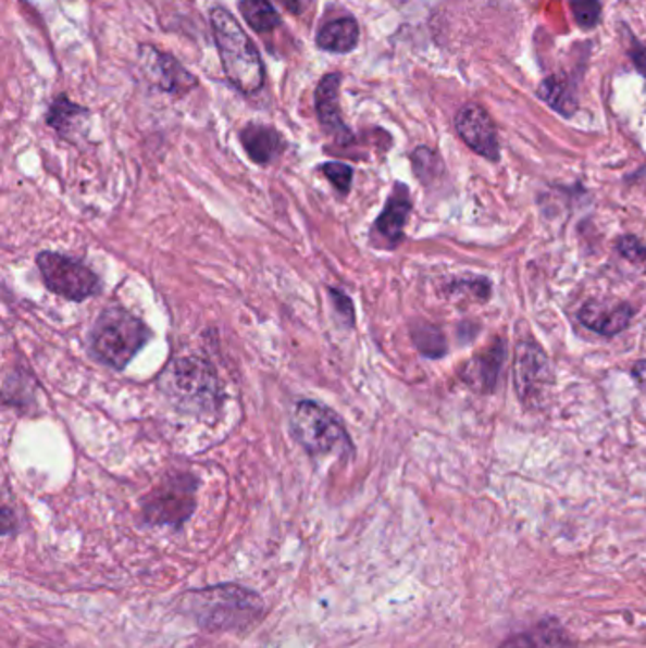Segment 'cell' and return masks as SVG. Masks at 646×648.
<instances>
[{
    "mask_svg": "<svg viewBox=\"0 0 646 648\" xmlns=\"http://www.w3.org/2000/svg\"><path fill=\"white\" fill-rule=\"evenodd\" d=\"M328 292H331V300L334 303L336 313L346 321L347 326H352V323H355V310H352L351 298L344 295L338 288H328Z\"/></svg>",
    "mask_w": 646,
    "mask_h": 648,
    "instance_id": "26",
    "label": "cell"
},
{
    "mask_svg": "<svg viewBox=\"0 0 646 648\" xmlns=\"http://www.w3.org/2000/svg\"><path fill=\"white\" fill-rule=\"evenodd\" d=\"M294 440L300 444L309 456L323 457L331 453H352V443L347 435L344 421L328 406L315 400H300L294 406L288 420Z\"/></svg>",
    "mask_w": 646,
    "mask_h": 648,
    "instance_id": "5",
    "label": "cell"
},
{
    "mask_svg": "<svg viewBox=\"0 0 646 648\" xmlns=\"http://www.w3.org/2000/svg\"><path fill=\"white\" fill-rule=\"evenodd\" d=\"M12 529H14V527H12V512H10L8 507H4V509H2V533L8 535Z\"/></svg>",
    "mask_w": 646,
    "mask_h": 648,
    "instance_id": "29",
    "label": "cell"
},
{
    "mask_svg": "<svg viewBox=\"0 0 646 648\" xmlns=\"http://www.w3.org/2000/svg\"><path fill=\"white\" fill-rule=\"evenodd\" d=\"M617 249L625 260L639 265L646 272V245L641 244L635 236H624L618 239Z\"/></svg>",
    "mask_w": 646,
    "mask_h": 648,
    "instance_id": "25",
    "label": "cell"
},
{
    "mask_svg": "<svg viewBox=\"0 0 646 648\" xmlns=\"http://www.w3.org/2000/svg\"><path fill=\"white\" fill-rule=\"evenodd\" d=\"M88 116V109L73 103L66 96H59L48 109L46 124L55 129L61 137L69 139L71 135L78 132V127L86 122Z\"/></svg>",
    "mask_w": 646,
    "mask_h": 648,
    "instance_id": "18",
    "label": "cell"
},
{
    "mask_svg": "<svg viewBox=\"0 0 646 648\" xmlns=\"http://www.w3.org/2000/svg\"><path fill=\"white\" fill-rule=\"evenodd\" d=\"M633 315H635V310L630 303L620 302L607 306V303L597 302V300H589L579 311V321L589 331L597 332L605 338H612L630 326Z\"/></svg>",
    "mask_w": 646,
    "mask_h": 648,
    "instance_id": "14",
    "label": "cell"
},
{
    "mask_svg": "<svg viewBox=\"0 0 646 648\" xmlns=\"http://www.w3.org/2000/svg\"><path fill=\"white\" fill-rule=\"evenodd\" d=\"M360 40L359 23L355 17H339L323 25L316 33V46L331 53H349Z\"/></svg>",
    "mask_w": 646,
    "mask_h": 648,
    "instance_id": "17",
    "label": "cell"
},
{
    "mask_svg": "<svg viewBox=\"0 0 646 648\" xmlns=\"http://www.w3.org/2000/svg\"><path fill=\"white\" fill-rule=\"evenodd\" d=\"M410 334L413 346L426 359H442L444 354L448 353L446 336L436 324L415 321L410 326Z\"/></svg>",
    "mask_w": 646,
    "mask_h": 648,
    "instance_id": "20",
    "label": "cell"
},
{
    "mask_svg": "<svg viewBox=\"0 0 646 648\" xmlns=\"http://www.w3.org/2000/svg\"><path fill=\"white\" fill-rule=\"evenodd\" d=\"M323 173V177L331 183L339 196H347L351 192L352 185V167L347 163L341 162H326L319 167Z\"/></svg>",
    "mask_w": 646,
    "mask_h": 648,
    "instance_id": "23",
    "label": "cell"
},
{
    "mask_svg": "<svg viewBox=\"0 0 646 648\" xmlns=\"http://www.w3.org/2000/svg\"><path fill=\"white\" fill-rule=\"evenodd\" d=\"M150 339L152 331L125 308H104L89 332L91 353L114 370L127 369Z\"/></svg>",
    "mask_w": 646,
    "mask_h": 648,
    "instance_id": "3",
    "label": "cell"
},
{
    "mask_svg": "<svg viewBox=\"0 0 646 648\" xmlns=\"http://www.w3.org/2000/svg\"><path fill=\"white\" fill-rule=\"evenodd\" d=\"M505 354H507V347L500 339L493 341L492 346H487L480 353L474 354L464 364L463 372H461L464 384L477 392H492L497 385Z\"/></svg>",
    "mask_w": 646,
    "mask_h": 648,
    "instance_id": "13",
    "label": "cell"
},
{
    "mask_svg": "<svg viewBox=\"0 0 646 648\" xmlns=\"http://www.w3.org/2000/svg\"><path fill=\"white\" fill-rule=\"evenodd\" d=\"M199 479L190 472H170L142 499L140 514L148 525L183 529L196 510Z\"/></svg>",
    "mask_w": 646,
    "mask_h": 648,
    "instance_id": "6",
    "label": "cell"
},
{
    "mask_svg": "<svg viewBox=\"0 0 646 648\" xmlns=\"http://www.w3.org/2000/svg\"><path fill=\"white\" fill-rule=\"evenodd\" d=\"M632 376L635 384L639 385V389L646 392V359L645 361H637L633 364Z\"/></svg>",
    "mask_w": 646,
    "mask_h": 648,
    "instance_id": "27",
    "label": "cell"
},
{
    "mask_svg": "<svg viewBox=\"0 0 646 648\" xmlns=\"http://www.w3.org/2000/svg\"><path fill=\"white\" fill-rule=\"evenodd\" d=\"M538 97L543 99L544 103L550 104L554 111L567 119L573 116L579 109L576 89L571 82L567 80L566 76H559V74H554L541 84Z\"/></svg>",
    "mask_w": 646,
    "mask_h": 648,
    "instance_id": "19",
    "label": "cell"
},
{
    "mask_svg": "<svg viewBox=\"0 0 646 648\" xmlns=\"http://www.w3.org/2000/svg\"><path fill=\"white\" fill-rule=\"evenodd\" d=\"M139 61L158 88L171 96H184L198 86L199 82L190 71H186L171 53L158 50L156 46L140 45Z\"/></svg>",
    "mask_w": 646,
    "mask_h": 648,
    "instance_id": "11",
    "label": "cell"
},
{
    "mask_svg": "<svg viewBox=\"0 0 646 648\" xmlns=\"http://www.w3.org/2000/svg\"><path fill=\"white\" fill-rule=\"evenodd\" d=\"M411 213V196L408 186L397 183L390 190L387 203L370 229V244L377 249L393 251L405 239L406 222Z\"/></svg>",
    "mask_w": 646,
    "mask_h": 648,
    "instance_id": "9",
    "label": "cell"
},
{
    "mask_svg": "<svg viewBox=\"0 0 646 648\" xmlns=\"http://www.w3.org/2000/svg\"><path fill=\"white\" fill-rule=\"evenodd\" d=\"M239 139L247 155L258 165L272 163L287 148L281 133L265 124H247L243 127Z\"/></svg>",
    "mask_w": 646,
    "mask_h": 648,
    "instance_id": "16",
    "label": "cell"
},
{
    "mask_svg": "<svg viewBox=\"0 0 646 648\" xmlns=\"http://www.w3.org/2000/svg\"><path fill=\"white\" fill-rule=\"evenodd\" d=\"M411 165H413V173L415 177L423 183V185H431L434 178L442 175V160L436 152L431 148L419 147L411 152Z\"/></svg>",
    "mask_w": 646,
    "mask_h": 648,
    "instance_id": "22",
    "label": "cell"
},
{
    "mask_svg": "<svg viewBox=\"0 0 646 648\" xmlns=\"http://www.w3.org/2000/svg\"><path fill=\"white\" fill-rule=\"evenodd\" d=\"M456 129L470 150H474L489 162L499 160L497 127L482 104H467L457 112Z\"/></svg>",
    "mask_w": 646,
    "mask_h": 648,
    "instance_id": "10",
    "label": "cell"
},
{
    "mask_svg": "<svg viewBox=\"0 0 646 648\" xmlns=\"http://www.w3.org/2000/svg\"><path fill=\"white\" fill-rule=\"evenodd\" d=\"M37 267L46 288L71 302H84L103 292V283L91 267L61 252L45 251L37 257Z\"/></svg>",
    "mask_w": 646,
    "mask_h": 648,
    "instance_id": "7",
    "label": "cell"
},
{
    "mask_svg": "<svg viewBox=\"0 0 646 648\" xmlns=\"http://www.w3.org/2000/svg\"><path fill=\"white\" fill-rule=\"evenodd\" d=\"M551 385L554 374L543 347L536 346L533 339H522L514 354V387L522 404L543 408Z\"/></svg>",
    "mask_w": 646,
    "mask_h": 648,
    "instance_id": "8",
    "label": "cell"
},
{
    "mask_svg": "<svg viewBox=\"0 0 646 648\" xmlns=\"http://www.w3.org/2000/svg\"><path fill=\"white\" fill-rule=\"evenodd\" d=\"M237 7L243 20L257 33H270L281 25L279 14L270 0H239Z\"/></svg>",
    "mask_w": 646,
    "mask_h": 648,
    "instance_id": "21",
    "label": "cell"
},
{
    "mask_svg": "<svg viewBox=\"0 0 646 648\" xmlns=\"http://www.w3.org/2000/svg\"><path fill=\"white\" fill-rule=\"evenodd\" d=\"M160 385L167 397L188 412L213 413L224 402V390L216 372L199 357H183L171 362Z\"/></svg>",
    "mask_w": 646,
    "mask_h": 648,
    "instance_id": "4",
    "label": "cell"
},
{
    "mask_svg": "<svg viewBox=\"0 0 646 648\" xmlns=\"http://www.w3.org/2000/svg\"><path fill=\"white\" fill-rule=\"evenodd\" d=\"M499 648H579V645L558 619H544L508 637Z\"/></svg>",
    "mask_w": 646,
    "mask_h": 648,
    "instance_id": "15",
    "label": "cell"
},
{
    "mask_svg": "<svg viewBox=\"0 0 646 648\" xmlns=\"http://www.w3.org/2000/svg\"><path fill=\"white\" fill-rule=\"evenodd\" d=\"M632 60L635 66L643 73V76H646V48L637 45L633 46Z\"/></svg>",
    "mask_w": 646,
    "mask_h": 648,
    "instance_id": "28",
    "label": "cell"
},
{
    "mask_svg": "<svg viewBox=\"0 0 646 648\" xmlns=\"http://www.w3.org/2000/svg\"><path fill=\"white\" fill-rule=\"evenodd\" d=\"M181 609L201 630L213 634L247 632L265 614L262 596L241 584H216L190 589L181 599Z\"/></svg>",
    "mask_w": 646,
    "mask_h": 648,
    "instance_id": "1",
    "label": "cell"
},
{
    "mask_svg": "<svg viewBox=\"0 0 646 648\" xmlns=\"http://www.w3.org/2000/svg\"><path fill=\"white\" fill-rule=\"evenodd\" d=\"M571 12L574 22L582 29H595L601 20V2L599 0H571Z\"/></svg>",
    "mask_w": 646,
    "mask_h": 648,
    "instance_id": "24",
    "label": "cell"
},
{
    "mask_svg": "<svg viewBox=\"0 0 646 648\" xmlns=\"http://www.w3.org/2000/svg\"><path fill=\"white\" fill-rule=\"evenodd\" d=\"M344 76L339 73L324 74L315 89V111L319 124L336 145L347 147L352 142V133L344 122L339 107V88Z\"/></svg>",
    "mask_w": 646,
    "mask_h": 648,
    "instance_id": "12",
    "label": "cell"
},
{
    "mask_svg": "<svg viewBox=\"0 0 646 648\" xmlns=\"http://www.w3.org/2000/svg\"><path fill=\"white\" fill-rule=\"evenodd\" d=\"M209 20L226 78L243 96H254L264 88L265 68L252 40L226 8H213Z\"/></svg>",
    "mask_w": 646,
    "mask_h": 648,
    "instance_id": "2",
    "label": "cell"
}]
</instances>
